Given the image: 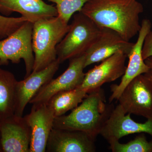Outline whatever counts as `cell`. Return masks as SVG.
I'll return each instance as SVG.
<instances>
[{
  "label": "cell",
  "instance_id": "14",
  "mask_svg": "<svg viewBox=\"0 0 152 152\" xmlns=\"http://www.w3.org/2000/svg\"><path fill=\"white\" fill-rule=\"evenodd\" d=\"M96 138L77 130L55 129L49 136L48 152H95Z\"/></svg>",
  "mask_w": 152,
  "mask_h": 152
},
{
  "label": "cell",
  "instance_id": "1",
  "mask_svg": "<svg viewBox=\"0 0 152 152\" xmlns=\"http://www.w3.org/2000/svg\"><path fill=\"white\" fill-rule=\"evenodd\" d=\"M143 11L137 0H88L80 12L98 26L111 29L129 41L140 30Z\"/></svg>",
  "mask_w": 152,
  "mask_h": 152
},
{
  "label": "cell",
  "instance_id": "7",
  "mask_svg": "<svg viewBox=\"0 0 152 152\" xmlns=\"http://www.w3.org/2000/svg\"><path fill=\"white\" fill-rule=\"evenodd\" d=\"M117 100L126 114L152 118V84L144 74L133 79Z\"/></svg>",
  "mask_w": 152,
  "mask_h": 152
},
{
  "label": "cell",
  "instance_id": "24",
  "mask_svg": "<svg viewBox=\"0 0 152 152\" xmlns=\"http://www.w3.org/2000/svg\"><path fill=\"white\" fill-rule=\"evenodd\" d=\"M144 75L149 80L152 84V70L150 69L148 72L144 74Z\"/></svg>",
  "mask_w": 152,
  "mask_h": 152
},
{
  "label": "cell",
  "instance_id": "10",
  "mask_svg": "<svg viewBox=\"0 0 152 152\" xmlns=\"http://www.w3.org/2000/svg\"><path fill=\"white\" fill-rule=\"evenodd\" d=\"M134 44L111 29L101 28L99 35L85 53V68L102 61L118 52L128 56Z\"/></svg>",
  "mask_w": 152,
  "mask_h": 152
},
{
  "label": "cell",
  "instance_id": "17",
  "mask_svg": "<svg viewBox=\"0 0 152 152\" xmlns=\"http://www.w3.org/2000/svg\"><path fill=\"white\" fill-rule=\"evenodd\" d=\"M18 81L13 74L0 68V121L15 114Z\"/></svg>",
  "mask_w": 152,
  "mask_h": 152
},
{
  "label": "cell",
  "instance_id": "18",
  "mask_svg": "<svg viewBox=\"0 0 152 152\" xmlns=\"http://www.w3.org/2000/svg\"><path fill=\"white\" fill-rule=\"evenodd\" d=\"M88 94L86 91L76 88L54 95L48 104L55 117L61 116L77 107Z\"/></svg>",
  "mask_w": 152,
  "mask_h": 152
},
{
  "label": "cell",
  "instance_id": "3",
  "mask_svg": "<svg viewBox=\"0 0 152 152\" xmlns=\"http://www.w3.org/2000/svg\"><path fill=\"white\" fill-rule=\"evenodd\" d=\"M70 25L58 15L41 19L33 23L32 72L43 69L57 59L56 48L69 29Z\"/></svg>",
  "mask_w": 152,
  "mask_h": 152
},
{
  "label": "cell",
  "instance_id": "16",
  "mask_svg": "<svg viewBox=\"0 0 152 152\" xmlns=\"http://www.w3.org/2000/svg\"><path fill=\"white\" fill-rule=\"evenodd\" d=\"M14 12L20 14L33 23L58 15L56 7L43 0H0V13L7 16Z\"/></svg>",
  "mask_w": 152,
  "mask_h": 152
},
{
  "label": "cell",
  "instance_id": "11",
  "mask_svg": "<svg viewBox=\"0 0 152 152\" xmlns=\"http://www.w3.org/2000/svg\"><path fill=\"white\" fill-rule=\"evenodd\" d=\"M31 131L23 116L0 121V152H30Z\"/></svg>",
  "mask_w": 152,
  "mask_h": 152
},
{
  "label": "cell",
  "instance_id": "20",
  "mask_svg": "<svg viewBox=\"0 0 152 152\" xmlns=\"http://www.w3.org/2000/svg\"><path fill=\"white\" fill-rule=\"evenodd\" d=\"M56 4L58 15L66 23L76 12H80L88 0H47Z\"/></svg>",
  "mask_w": 152,
  "mask_h": 152
},
{
  "label": "cell",
  "instance_id": "19",
  "mask_svg": "<svg viewBox=\"0 0 152 152\" xmlns=\"http://www.w3.org/2000/svg\"><path fill=\"white\" fill-rule=\"evenodd\" d=\"M109 144L113 152H152V139L148 141L144 133H141L127 143L118 141Z\"/></svg>",
  "mask_w": 152,
  "mask_h": 152
},
{
  "label": "cell",
  "instance_id": "2",
  "mask_svg": "<svg viewBox=\"0 0 152 152\" xmlns=\"http://www.w3.org/2000/svg\"><path fill=\"white\" fill-rule=\"evenodd\" d=\"M114 107L106 104L104 92L99 88L88 93L69 115L56 117L53 128L82 131L96 138Z\"/></svg>",
  "mask_w": 152,
  "mask_h": 152
},
{
  "label": "cell",
  "instance_id": "6",
  "mask_svg": "<svg viewBox=\"0 0 152 152\" xmlns=\"http://www.w3.org/2000/svg\"><path fill=\"white\" fill-rule=\"evenodd\" d=\"M69 60L66 70L57 78L44 85L30 101L32 104H47L58 93L75 89L82 84L85 75V53Z\"/></svg>",
  "mask_w": 152,
  "mask_h": 152
},
{
  "label": "cell",
  "instance_id": "23",
  "mask_svg": "<svg viewBox=\"0 0 152 152\" xmlns=\"http://www.w3.org/2000/svg\"><path fill=\"white\" fill-rule=\"evenodd\" d=\"M145 62L147 65L149 67L150 69L152 70V56L150 57L145 60Z\"/></svg>",
  "mask_w": 152,
  "mask_h": 152
},
{
  "label": "cell",
  "instance_id": "12",
  "mask_svg": "<svg viewBox=\"0 0 152 152\" xmlns=\"http://www.w3.org/2000/svg\"><path fill=\"white\" fill-rule=\"evenodd\" d=\"M127 58L126 55L120 52L104 60L85 73L83 81L77 88L86 91L88 94L101 88L104 84L122 77L126 69Z\"/></svg>",
  "mask_w": 152,
  "mask_h": 152
},
{
  "label": "cell",
  "instance_id": "5",
  "mask_svg": "<svg viewBox=\"0 0 152 152\" xmlns=\"http://www.w3.org/2000/svg\"><path fill=\"white\" fill-rule=\"evenodd\" d=\"M33 23L26 21L12 34L0 40V66L7 65L9 61L18 64L24 61L28 77L33 71L34 56L32 48Z\"/></svg>",
  "mask_w": 152,
  "mask_h": 152
},
{
  "label": "cell",
  "instance_id": "22",
  "mask_svg": "<svg viewBox=\"0 0 152 152\" xmlns=\"http://www.w3.org/2000/svg\"><path fill=\"white\" fill-rule=\"evenodd\" d=\"M142 55L144 60L152 56V31H151L146 36L144 40Z\"/></svg>",
  "mask_w": 152,
  "mask_h": 152
},
{
  "label": "cell",
  "instance_id": "21",
  "mask_svg": "<svg viewBox=\"0 0 152 152\" xmlns=\"http://www.w3.org/2000/svg\"><path fill=\"white\" fill-rule=\"evenodd\" d=\"M27 21L26 19L22 16L14 18L0 15V40L8 37Z\"/></svg>",
  "mask_w": 152,
  "mask_h": 152
},
{
  "label": "cell",
  "instance_id": "4",
  "mask_svg": "<svg viewBox=\"0 0 152 152\" xmlns=\"http://www.w3.org/2000/svg\"><path fill=\"white\" fill-rule=\"evenodd\" d=\"M100 31V27L81 12L75 14L69 29L57 45V59L61 64L85 54Z\"/></svg>",
  "mask_w": 152,
  "mask_h": 152
},
{
  "label": "cell",
  "instance_id": "15",
  "mask_svg": "<svg viewBox=\"0 0 152 152\" xmlns=\"http://www.w3.org/2000/svg\"><path fill=\"white\" fill-rule=\"evenodd\" d=\"M61 63L58 59L42 70L32 72L23 80L18 81L16 88L15 115L23 116L25 107L44 85L53 79Z\"/></svg>",
  "mask_w": 152,
  "mask_h": 152
},
{
  "label": "cell",
  "instance_id": "9",
  "mask_svg": "<svg viewBox=\"0 0 152 152\" xmlns=\"http://www.w3.org/2000/svg\"><path fill=\"white\" fill-rule=\"evenodd\" d=\"M138 33L137 39L128 55L129 61L128 66L121 80L118 85L113 84L110 86L111 95L109 98V103L118 100L126 87L132 80L140 75L148 72L150 69L143 59L142 50L146 36L151 29L152 24L150 20L144 19Z\"/></svg>",
  "mask_w": 152,
  "mask_h": 152
},
{
  "label": "cell",
  "instance_id": "8",
  "mask_svg": "<svg viewBox=\"0 0 152 152\" xmlns=\"http://www.w3.org/2000/svg\"><path fill=\"white\" fill-rule=\"evenodd\" d=\"M148 134L152 137V118L144 123L136 122L127 114L120 104L114 108L108 118L100 132L109 144L119 141L120 139L134 134Z\"/></svg>",
  "mask_w": 152,
  "mask_h": 152
},
{
  "label": "cell",
  "instance_id": "13",
  "mask_svg": "<svg viewBox=\"0 0 152 152\" xmlns=\"http://www.w3.org/2000/svg\"><path fill=\"white\" fill-rule=\"evenodd\" d=\"M32 105L30 113L24 117L31 129L30 152H45L56 117L48 104Z\"/></svg>",
  "mask_w": 152,
  "mask_h": 152
}]
</instances>
